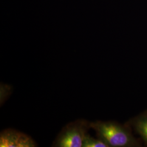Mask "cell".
<instances>
[{
    "instance_id": "1",
    "label": "cell",
    "mask_w": 147,
    "mask_h": 147,
    "mask_svg": "<svg viewBox=\"0 0 147 147\" xmlns=\"http://www.w3.org/2000/svg\"><path fill=\"white\" fill-rule=\"evenodd\" d=\"M90 127L109 147L142 146L141 140L134 136L131 127L127 122L121 124L114 121H98L90 122Z\"/></svg>"
},
{
    "instance_id": "2",
    "label": "cell",
    "mask_w": 147,
    "mask_h": 147,
    "mask_svg": "<svg viewBox=\"0 0 147 147\" xmlns=\"http://www.w3.org/2000/svg\"><path fill=\"white\" fill-rule=\"evenodd\" d=\"M89 129L90 122L84 119H78L70 123L62 129L53 146L82 147L84 137Z\"/></svg>"
},
{
    "instance_id": "3",
    "label": "cell",
    "mask_w": 147,
    "mask_h": 147,
    "mask_svg": "<svg viewBox=\"0 0 147 147\" xmlns=\"http://www.w3.org/2000/svg\"><path fill=\"white\" fill-rule=\"evenodd\" d=\"M37 144L31 137L11 129H7L1 132V147H34Z\"/></svg>"
},
{
    "instance_id": "4",
    "label": "cell",
    "mask_w": 147,
    "mask_h": 147,
    "mask_svg": "<svg viewBox=\"0 0 147 147\" xmlns=\"http://www.w3.org/2000/svg\"><path fill=\"white\" fill-rule=\"evenodd\" d=\"M127 123L140 136L144 146L147 147V110L130 119Z\"/></svg>"
},
{
    "instance_id": "5",
    "label": "cell",
    "mask_w": 147,
    "mask_h": 147,
    "mask_svg": "<svg viewBox=\"0 0 147 147\" xmlns=\"http://www.w3.org/2000/svg\"><path fill=\"white\" fill-rule=\"evenodd\" d=\"M83 147H109V146L99 138L91 136L88 134L85 136L83 141Z\"/></svg>"
}]
</instances>
